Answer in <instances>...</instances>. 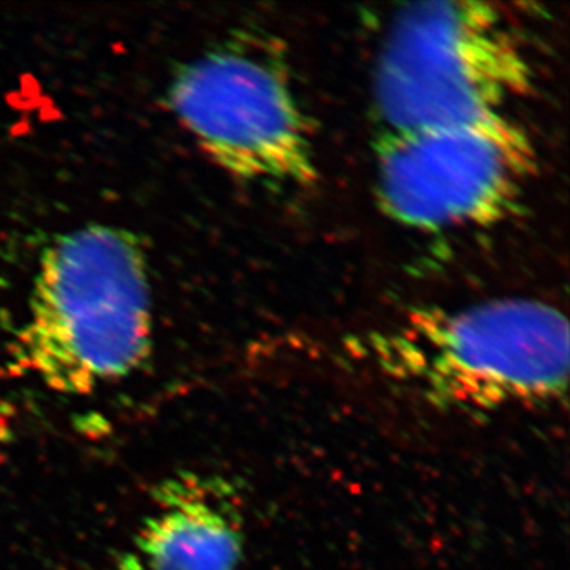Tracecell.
<instances>
[{
	"label": "cell",
	"instance_id": "cell-1",
	"mask_svg": "<svg viewBox=\"0 0 570 570\" xmlns=\"http://www.w3.org/2000/svg\"><path fill=\"white\" fill-rule=\"evenodd\" d=\"M151 346V285L137 236L89 224L50 243L14 337V367L52 392L88 395L135 373Z\"/></svg>",
	"mask_w": 570,
	"mask_h": 570
},
{
	"label": "cell",
	"instance_id": "cell-2",
	"mask_svg": "<svg viewBox=\"0 0 570 570\" xmlns=\"http://www.w3.org/2000/svg\"><path fill=\"white\" fill-rule=\"evenodd\" d=\"M367 346L382 374L434 406L494 411L568 392L569 322L539 299L420 307Z\"/></svg>",
	"mask_w": 570,
	"mask_h": 570
},
{
	"label": "cell",
	"instance_id": "cell-3",
	"mask_svg": "<svg viewBox=\"0 0 570 570\" xmlns=\"http://www.w3.org/2000/svg\"><path fill=\"white\" fill-rule=\"evenodd\" d=\"M534 69L508 14L493 3L423 2L397 11L374 67L384 132L505 112Z\"/></svg>",
	"mask_w": 570,
	"mask_h": 570
},
{
	"label": "cell",
	"instance_id": "cell-4",
	"mask_svg": "<svg viewBox=\"0 0 570 570\" xmlns=\"http://www.w3.org/2000/svg\"><path fill=\"white\" fill-rule=\"evenodd\" d=\"M535 168L530 134L505 112L384 132L377 202L415 230L487 227L515 209Z\"/></svg>",
	"mask_w": 570,
	"mask_h": 570
},
{
	"label": "cell",
	"instance_id": "cell-5",
	"mask_svg": "<svg viewBox=\"0 0 570 570\" xmlns=\"http://www.w3.org/2000/svg\"><path fill=\"white\" fill-rule=\"evenodd\" d=\"M168 104L214 164L272 186L316 181L305 111L275 58L236 39L184 63Z\"/></svg>",
	"mask_w": 570,
	"mask_h": 570
},
{
	"label": "cell",
	"instance_id": "cell-6",
	"mask_svg": "<svg viewBox=\"0 0 570 570\" xmlns=\"http://www.w3.org/2000/svg\"><path fill=\"white\" fill-rule=\"evenodd\" d=\"M121 570H236L243 557L242 517L230 487L176 472L153 489Z\"/></svg>",
	"mask_w": 570,
	"mask_h": 570
},
{
	"label": "cell",
	"instance_id": "cell-7",
	"mask_svg": "<svg viewBox=\"0 0 570 570\" xmlns=\"http://www.w3.org/2000/svg\"><path fill=\"white\" fill-rule=\"evenodd\" d=\"M13 441V409L3 397H0V461L7 455Z\"/></svg>",
	"mask_w": 570,
	"mask_h": 570
}]
</instances>
